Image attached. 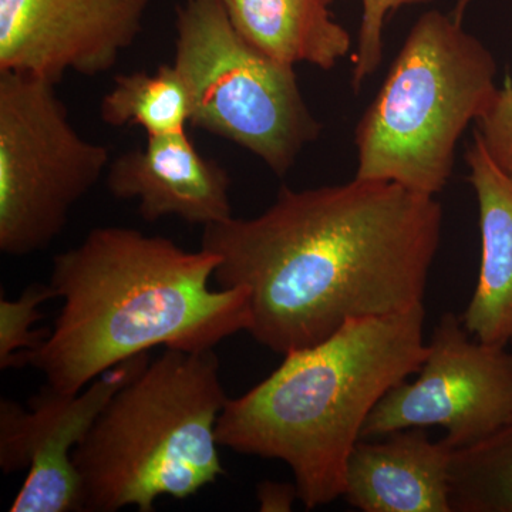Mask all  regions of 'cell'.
I'll list each match as a JSON object with an SVG mask.
<instances>
[{
	"label": "cell",
	"mask_w": 512,
	"mask_h": 512,
	"mask_svg": "<svg viewBox=\"0 0 512 512\" xmlns=\"http://www.w3.org/2000/svg\"><path fill=\"white\" fill-rule=\"evenodd\" d=\"M323 2L328 3V5H332V3L339 2V0H323Z\"/></svg>",
	"instance_id": "obj_22"
},
{
	"label": "cell",
	"mask_w": 512,
	"mask_h": 512,
	"mask_svg": "<svg viewBox=\"0 0 512 512\" xmlns=\"http://www.w3.org/2000/svg\"><path fill=\"white\" fill-rule=\"evenodd\" d=\"M259 510L264 512H288L293 508V503L299 500L296 484L276 483V481H264L256 488Z\"/></svg>",
	"instance_id": "obj_20"
},
{
	"label": "cell",
	"mask_w": 512,
	"mask_h": 512,
	"mask_svg": "<svg viewBox=\"0 0 512 512\" xmlns=\"http://www.w3.org/2000/svg\"><path fill=\"white\" fill-rule=\"evenodd\" d=\"M227 402L214 350L165 349L114 393L74 450L83 512H153L161 498L217 483Z\"/></svg>",
	"instance_id": "obj_4"
},
{
	"label": "cell",
	"mask_w": 512,
	"mask_h": 512,
	"mask_svg": "<svg viewBox=\"0 0 512 512\" xmlns=\"http://www.w3.org/2000/svg\"><path fill=\"white\" fill-rule=\"evenodd\" d=\"M148 353L107 370L79 393L45 384L29 409L0 402V468L6 476L26 473L10 512L83 511L82 483L74 450L114 393L147 363Z\"/></svg>",
	"instance_id": "obj_9"
},
{
	"label": "cell",
	"mask_w": 512,
	"mask_h": 512,
	"mask_svg": "<svg viewBox=\"0 0 512 512\" xmlns=\"http://www.w3.org/2000/svg\"><path fill=\"white\" fill-rule=\"evenodd\" d=\"M150 0H0V72L59 84L110 72L143 32Z\"/></svg>",
	"instance_id": "obj_10"
},
{
	"label": "cell",
	"mask_w": 512,
	"mask_h": 512,
	"mask_svg": "<svg viewBox=\"0 0 512 512\" xmlns=\"http://www.w3.org/2000/svg\"><path fill=\"white\" fill-rule=\"evenodd\" d=\"M474 131L495 163L512 175V86L500 89Z\"/></svg>",
	"instance_id": "obj_19"
},
{
	"label": "cell",
	"mask_w": 512,
	"mask_h": 512,
	"mask_svg": "<svg viewBox=\"0 0 512 512\" xmlns=\"http://www.w3.org/2000/svg\"><path fill=\"white\" fill-rule=\"evenodd\" d=\"M110 163L109 148L70 123L55 83L0 72L2 254L23 258L49 248Z\"/></svg>",
	"instance_id": "obj_7"
},
{
	"label": "cell",
	"mask_w": 512,
	"mask_h": 512,
	"mask_svg": "<svg viewBox=\"0 0 512 512\" xmlns=\"http://www.w3.org/2000/svg\"><path fill=\"white\" fill-rule=\"evenodd\" d=\"M100 117L107 126L144 128L147 137L181 133L191 123L190 93L174 64L154 74H117L101 100Z\"/></svg>",
	"instance_id": "obj_15"
},
{
	"label": "cell",
	"mask_w": 512,
	"mask_h": 512,
	"mask_svg": "<svg viewBox=\"0 0 512 512\" xmlns=\"http://www.w3.org/2000/svg\"><path fill=\"white\" fill-rule=\"evenodd\" d=\"M431 0H362L357 47L353 57L352 86L360 90L366 79L379 69L383 59V33L390 13L403 6L421 5Z\"/></svg>",
	"instance_id": "obj_18"
},
{
	"label": "cell",
	"mask_w": 512,
	"mask_h": 512,
	"mask_svg": "<svg viewBox=\"0 0 512 512\" xmlns=\"http://www.w3.org/2000/svg\"><path fill=\"white\" fill-rule=\"evenodd\" d=\"M441 229L433 195L353 178L284 187L258 217L205 227L201 248L220 258L218 288L247 289L252 338L286 355L423 303Z\"/></svg>",
	"instance_id": "obj_1"
},
{
	"label": "cell",
	"mask_w": 512,
	"mask_h": 512,
	"mask_svg": "<svg viewBox=\"0 0 512 512\" xmlns=\"http://www.w3.org/2000/svg\"><path fill=\"white\" fill-rule=\"evenodd\" d=\"M173 64L190 93L191 126L245 148L278 177L319 137L293 67L249 45L222 0L177 6Z\"/></svg>",
	"instance_id": "obj_6"
},
{
	"label": "cell",
	"mask_w": 512,
	"mask_h": 512,
	"mask_svg": "<svg viewBox=\"0 0 512 512\" xmlns=\"http://www.w3.org/2000/svg\"><path fill=\"white\" fill-rule=\"evenodd\" d=\"M56 299L49 284L30 285L16 299H0V369L29 365V357L46 339V330L35 329L43 318L40 306Z\"/></svg>",
	"instance_id": "obj_17"
},
{
	"label": "cell",
	"mask_w": 512,
	"mask_h": 512,
	"mask_svg": "<svg viewBox=\"0 0 512 512\" xmlns=\"http://www.w3.org/2000/svg\"><path fill=\"white\" fill-rule=\"evenodd\" d=\"M495 76L493 53L461 22L424 13L357 124L355 178L436 197L453 174L458 140L500 92Z\"/></svg>",
	"instance_id": "obj_5"
},
{
	"label": "cell",
	"mask_w": 512,
	"mask_h": 512,
	"mask_svg": "<svg viewBox=\"0 0 512 512\" xmlns=\"http://www.w3.org/2000/svg\"><path fill=\"white\" fill-rule=\"evenodd\" d=\"M424 319L423 303L352 319L330 338L286 353L254 389L228 399L218 444L285 463L306 510L332 504L343 497L346 466L367 417L426 360Z\"/></svg>",
	"instance_id": "obj_3"
},
{
	"label": "cell",
	"mask_w": 512,
	"mask_h": 512,
	"mask_svg": "<svg viewBox=\"0 0 512 512\" xmlns=\"http://www.w3.org/2000/svg\"><path fill=\"white\" fill-rule=\"evenodd\" d=\"M417 375L380 400L362 439L441 427L456 451L476 446L512 419V349L474 339L456 313L441 316Z\"/></svg>",
	"instance_id": "obj_8"
},
{
	"label": "cell",
	"mask_w": 512,
	"mask_h": 512,
	"mask_svg": "<svg viewBox=\"0 0 512 512\" xmlns=\"http://www.w3.org/2000/svg\"><path fill=\"white\" fill-rule=\"evenodd\" d=\"M466 158L480 212L481 264L460 319L474 339L512 349V175L495 163L476 131Z\"/></svg>",
	"instance_id": "obj_13"
},
{
	"label": "cell",
	"mask_w": 512,
	"mask_h": 512,
	"mask_svg": "<svg viewBox=\"0 0 512 512\" xmlns=\"http://www.w3.org/2000/svg\"><path fill=\"white\" fill-rule=\"evenodd\" d=\"M239 35L269 59L330 70L352 50L323 0H222Z\"/></svg>",
	"instance_id": "obj_14"
},
{
	"label": "cell",
	"mask_w": 512,
	"mask_h": 512,
	"mask_svg": "<svg viewBox=\"0 0 512 512\" xmlns=\"http://www.w3.org/2000/svg\"><path fill=\"white\" fill-rule=\"evenodd\" d=\"M453 512H512V419L476 446L454 451Z\"/></svg>",
	"instance_id": "obj_16"
},
{
	"label": "cell",
	"mask_w": 512,
	"mask_h": 512,
	"mask_svg": "<svg viewBox=\"0 0 512 512\" xmlns=\"http://www.w3.org/2000/svg\"><path fill=\"white\" fill-rule=\"evenodd\" d=\"M362 439L350 453L343 498L363 512H453L454 450L431 441L427 429Z\"/></svg>",
	"instance_id": "obj_12"
},
{
	"label": "cell",
	"mask_w": 512,
	"mask_h": 512,
	"mask_svg": "<svg viewBox=\"0 0 512 512\" xmlns=\"http://www.w3.org/2000/svg\"><path fill=\"white\" fill-rule=\"evenodd\" d=\"M471 2H473V0H457L456 9H454L453 12L454 19L463 23L464 13H466V10L468 6L471 5Z\"/></svg>",
	"instance_id": "obj_21"
},
{
	"label": "cell",
	"mask_w": 512,
	"mask_h": 512,
	"mask_svg": "<svg viewBox=\"0 0 512 512\" xmlns=\"http://www.w3.org/2000/svg\"><path fill=\"white\" fill-rule=\"evenodd\" d=\"M218 264L212 252L138 229H92L53 258L49 285L63 305L29 365L53 389L79 393L151 349L214 350L248 332L249 293L211 288Z\"/></svg>",
	"instance_id": "obj_2"
},
{
	"label": "cell",
	"mask_w": 512,
	"mask_h": 512,
	"mask_svg": "<svg viewBox=\"0 0 512 512\" xmlns=\"http://www.w3.org/2000/svg\"><path fill=\"white\" fill-rule=\"evenodd\" d=\"M106 185L117 200L136 201L147 222L178 217L205 228L234 217L227 171L201 156L185 131L147 137L146 146L114 158Z\"/></svg>",
	"instance_id": "obj_11"
}]
</instances>
